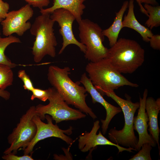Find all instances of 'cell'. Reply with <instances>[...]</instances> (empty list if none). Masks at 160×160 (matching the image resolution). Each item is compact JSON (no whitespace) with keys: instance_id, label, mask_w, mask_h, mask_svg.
<instances>
[{"instance_id":"cell-11","label":"cell","mask_w":160,"mask_h":160,"mask_svg":"<svg viewBox=\"0 0 160 160\" xmlns=\"http://www.w3.org/2000/svg\"><path fill=\"white\" fill-rule=\"evenodd\" d=\"M50 17L58 23L60 28L59 32L62 37L63 43L58 54H61L68 45L71 44L77 46L84 54L86 51V46L76 39L73 33V24L76 20L74 15L67 9L59 8L50 14Z\"/></svg>"},{"instance_id":"cell-26","label":"cell","mask_w":160,"mask_h":160,"mask_svg":"<svg viewBox=\"0 0 160 160\" xmlns=\"http://www.w3.org/2000/svg\"><path fill=\"white\" fill-rule=\"evenodd\" d=\"M33 7H37L40 10L47 6L50 3V0H24Z\"/></svg>"},{"instance_id":"cell-3","label":"cell","mask_w":160,"mask_h":160,"mask_svg":"<svg viewBox=\"0 0 160 160\" xmlns=\"http://www.w3.org/2000/svg\"><path fill=\"white\" fill-rule=\"evenodd\" d=\"M102 95L111 97L119 105L124 115L125 123L123 128L117 130L115 128L111 129L108 137L111 141L117 145L126 147L136 148L138 139L135 134L133 119L135 114L140 106L139 102L133 103L130 98L123 99L117 95L113 90L103 91Z\"/></svg>"},{"instance_id":"cell-8","label":"cell","mask_w":160,"mask_h":160,"mask_svg":"<svg viewBox=\"0 0 160 160\" xmlns=\"http://www.w3.org/2000/svg\"><path fill=\"white\" fill-rule=\"evenodd\" d=\"M36 114V107L32 106L22 116L16 127L8 137V142L11 145L5 150L4 154L12 153L15 154L19 149L21 148L24 150L28 145L37 131L36 124L33 120Z\"/></svg>"},{"instance_id":"cell-14","label":"cell","mask_w":160,"mask_h":160,"mask_svg":"<svg viewBox=\"0 0 160 160\" xmlns=\"http://www.w3.org/2000/svg\"><path fill=\"white\" fill-rule=\"evenodd\" d=\"M99 121L97 120L94 123L93 127L89 132H86L80 135L78 139V147L83 152H86L93 149L98 145H111L109 141L100 131L97 132L100 128Z\"/></svg>"},{"instance_id":"cell-9","label":"cell","mask_w":160,"mask_h":160,"mask_svg":"<svg viewBox=\"0 0 160 160\" xmlns=\"http://www.w3.org/2000/svg\"><path fill=\"white\" fill-rule=\"evenodd\" d=\"M45 118L47 123L43 122L36 114L33 116V120L36 124L37 131L33 139L24 150V154L31 153L34 146L39 141L48 137H55L60 138L68 145L73 143V139L66 135L72 134L73 128L72 127L70 126L67 129L62 130L59 128L57 124H53V120L51 116L45 115Z\"/></svg>"},{"instance_id":"cell-13","label":"cell","mask_w":160,"mask_h":160,"mask_svg":"<svg viewBox=\"0 0 160 160\" xmlns=\"http://www.w3.org/2000/svg\"><path fill=\"white\" fill-rule=\"evenodd\" d=\"M148 94L147 89H145L143 97L140 96V106L137 115L134 117V129L138 133L139 139L136 149L139 151L143 145L145 143L150 144L152 147H155L156 143L152 136L148 132L147 122L148 118L145 109V103Z\"/></svg>"},{"instance_id":"cell-27","label":"cell","mask_w":160,"mask_h":160,"mask_svg":"<svg viewBox=\"0 0 160 160\" xmlns=\"http://www.w3.org/2000/svg\"><path fill=\"white\" fill-rule=\"evenodd\" d=\"M149 42L151 47L155 50L160 49V35L153 34L149 39Z\"/></svg>"},{"instance_id":"cell-1","label":"cell","mask_w":160,"mask_h":160,"mask_svg":"<svg viewBox=\"0 0 160 160\" xmlns=\"http://www.w3.org/2000/svg\"><path fill=\"white\" fill-rule=\"evenodd\" d=\"M70 70L68 66L60 68L50 65L48 71V80L67 104L95 119L97 116L86 103L87 95L85 88L79 85L80 81L75 82L71 79L69 75Z\"/></svg>"},{"instance_id":"cell-17","label":"cell","mask_w":160,"mask_h":160,"mask_svg":"<svg viewBox=\"0 0 160 160\" xmlns=\"http://www.w3.org/2000/svg\"><path fill=\"white\" fill-rule=\"evenodd\" d=\"M128 8L127 14L123 18V28L134 30L140 35L144 41L149 42L150 38L153 34L151 30L140 24L137 19L134 12V0L129 1Z\"/></svg>"},{"instance_id":"cell-31","label":"cell","mask_w":160,"mask_h":160,"mask_svg":"<svg viewBox=\"0 0 160 160\" xmlns=\"http://www.w3.org/2000/svg\"><path fill=\"white\" fill-rule=\"evenodd\" d=\"M136 1L137 2L138 5H139L140 8V9L142 8L143 7V6L142 4L140 3V2L139 1V0H136Z\"/></svg>"},{"instance_id":"cell-32","label":"cell","mask_w":160,"mask_h":160,"mask_svg":"<svg viewBox=\"0 0 160 160\" xmlns=\"http://www.w3.org/2000/svg\"><path fill=\"white\" fill-rule=\"evenodd\" d=\"M3 20V19L0 18V23L1 22V21Z\"/></svg>"},{"instance_id":"cell-20","label":"cell","mask_w":160,"mask_h":160,"mask_svg":"<svg viewBox=\"0 0 160 160\" xmlns=\"http://www.w3.org/2000/svg\"><path fill=\"white\" fill-rule=\"evenodd\" d=\"M148 15L145 25L150 29L160 25V6L145 4L143 6Z\"/></svg>"},{"instance_id":"cell-18","label":"cell","mask_w":160,"mask_h":160,"mask_svg":"<svg viewBox=\"0 0 160 160\" xmlns=\"http://www.w3.org/2000/svg\"><path fill=\"white\" fill-rule=\"evenodd\" d=\"M129 1H125L119 10L116 13V17L111 25L108 28L103 30V35L108 38L110 47L113 46L118 40V36L122 27L124 14L128 8Z\"/></svg>"},{"instance_id":"cell-16","label":"cell","mask_w":160,"mask_h":160,"mask_svg":"<svg viewBox=\"0 0 160 160\" xmlns=\"http://www.w3.org/2000/svg\"><path fill=\"white\" fill-rule=\"evenodd\" d=\"M87 0H53V5L47 8L40 10L41 14H51L54 10L63 8L71 12L75 16L78 23L82 19L85 6L84 4Z\"/></svg>"},{"instance_id":"cell-24","label":"cell","mask_w":160,"mask_h":160,"mask_svg":"<svg viewBox=\"0 0 160 160\" xmlns=\"http://www.w3.org/2000/svg\"><path fill=\"white\" fill-rule=\"evenodd\" d=\"M18 76L23 81L25 89L32 91L34 88L32 82L25 70H20L18 72Z\"/></svg>"},{"instance_id":"cell-5","label":"cell","mask_w":160,"mask_h":160,"mask_svg":"<svg viewBox=\"0 0 160 160\" xmlns=\"http://www.w3.org/2000/svg\"><path fill=\"white\" fill-rule=\"evenodd\" d=\"M85 70L88 78L100 92L103 91H114L124 86H139L124 77L106 58L96 62H90L86 65Z\"/></svg>"},{"instance_id":"cell-7","label":"cell","mask_w":160,"mask_h":160,"mask_svg":"<svg viewBox=\"0 0 160 160\" xmlns=\"http://www.w3.org/2000/svg\"><path fill=\"white\" fill-rule=\"evenodd\" d=\"M49 88V103L46 105L39 104L36 107V114L41 120L45 119L47 114L51 116L56 124L63 121L76 120L86 117V114L79 110L70 107L55 88Z\"/></svg>"},{"instance_id":"cell-23","label":"cell","mask_w":160,"mask_h":160,"mask_svg":"<svg viewBox=\"0 0 160 160\" xmlns=\"http://www.w3.org/2000/svg\"><path fill=\"white\" fill-rule=\"evenodd\" d=\"M31 92L32 95L31 96V99L32 100L37 98L42 101L45 102L48 99L49 95V88L46 90L34 88Z\"/></svg>"},{"instance_id":"cell-19","label":"cell","mask_w":160,"mask_h":160,"mask_svg":"<svg viewBox=\"0 0 160 160\" xmlns=\"http://www.w3.org/2000/svg\"><path fill=\"white\" fill-rule=\"evenodd\" d=\"M21 42L19 38L12 35L4 38H2L0 36V63L7 65L11 68L17 65L11 62L5 55L4 52L7 47L11 44Z\"/></svg>"},{"instance_id":"cell-2","label":"cell","mask_w":160,"mask_h":160,"mask_svg":"<svg viewBox=\"0 0 160 160\" xmlns=\"http://www.w3.org/2000/svg\"><path fill=\"white\" fill-rule=\"evenodd\" d=\"M145 54L144 49L136 41L120 38L108 49L106 58L121 73L131 74L143 65Z\"/></svg>"},{"instance_id":"cell-22","label":"cell","mask_w":160,"mask_h":160,"mask_svg":"<svg viewBox=\"0 0 160 160\" xmlns=\"http://www.w3.org/2000/svg\"><path fill=\"white\" fill-rule=\"evenodd\" d=\"M152 146L147 143H144L142 146L141 149L133 156L129 160H151L150 152Z\"/></svg>"},{"instance_id":"cell-28","label":"cell","mask_w":160,"mask_h":160,"mask_svg":"<svg viewBox=\"0 0 160 160\" xmlns=\"http://www.w3.org/2000/svg\"><path fill=\"white\" fill-rule=\"evenodd\" d=\"M9 9V5L8 3L0 0V18H5Z\"/></svg>"},{"instance_id":"cell-21","label":"cell","mask_w":160,"mask_h":160,"mask_svg":"<svg viewBox=\"0 0 160 160\" xmlns=\"http://www.w3.org/2000/svg\"><path fill=\"white\" fill-rule=\"evenodd\" d=\"M13 79L12 68L7 65L0 63V89L4 90L11 85Z\"/></svg>"},{"instance_id":"cell-10","label":"cell","mask_w":160,"mask_h":160,"mask_svg":"<svg viewBox=\"0 0 160 160\" xmlns=\"http://www.w3.org/2000/svg\"><path fill=\"white\" fill-rule=\"evenodd\" d=\"M33 14V10L28 4L18 10L8 12L0 23L3 35L7 36L16 33L19 36H23L31 28L32 24L28 21Z\"/></svg>"},{"instance_id":"cell-15","label":"cell","mask_w":160,"mask_h":160,"mask_svg":"<svg viewBox=\"0 0 160 160\" xmlns=\"http://www.w3.org/2000/svg\"><path fill=\"white\" fill-rule=\"evenodd\" d=\"M145 109L148 118V129L150 135L158 145L160 155V147L159 140L160 130L158 126V117L160 110V99L155 100L151 97H147L145 103Z\"/></svg>"},{"instance_id":"cell-4","label":"cell","mask_w":160,"mask_h":160,"mask_svg":"<svg viewBox=\"0 0 160 160\" xmlns=\"http://www.w3.org/2000/svg\"><path fill=\"white\" fill-rule=\"evenodd\" d=\"M50 14H41L35 19L30 29L31 35L35 36L32 48L34 61L40 62L46 55L55 57L57 45L53 28L55 23Z\"/></svg>"},{"instance_id":"cell-6","label":"cell","mask_w":160,"mask_h":160,"mask_svg":"<svg viewBox=\"0 0 160 160\" xmlns=\"http://www.w3.org/2000/svg\"><path fill=\"white\" fill-rule=\"evenodd\" d=\"M78 23L80 42L86 47L85 59L96 62L106 58L108 49L103 44L105 36L100 27L88 19H82Z\"/></svg>"},{"instance_id":"cell-29","label":"cell","mask_w":160,"mask_h":160,"mask_svg":"<svg viewBox=\"0 0 160 160\" xmlns=\"http://www.w3.org/2000/svg\"><path fill=\"white\" fill-rule=\"evenodd\" d=\"M10 96V94L8 91L5 89H0V97L7 100L9 99Z\"/></svg>"},{"instance_id":"cell-30","label":"cell","mask_w":160,"mask_h":160,"mask_svg":"<svg viewBox=\"0 0 160 160\" xmlns=\"http://www.w3.org/2000/svg\"><path fill=\"white\" fill-rule=\"evenodd\" d=\"M140 3L147 4L153 6H157L158 5V3L156 0H139Z\"/></svg>"},{"instance_id":"cell-12","label":"cell","mask_w":160,"mask_h":160,"mask_svg":"<svg viewBox=\"0 0 160 160\" xmlns=\"http://www.w3.org/2000/svg\"><path fill=\"white\" fill-rule=\"evenodd\" d=\"M85 88L87 92L91 96L92 102L99 103L105 108L106 111V116L104 120L101 119L102 132L105 135L107 131L109 124L113 118L116 114L122 111L120 107L114 106L107 102L103 96L95 88L86 73H83L80 80Z\"/></svg>"},{"instance_id":"cell-25","label":"cell","mask_w":160,"mask_h":160,"mask_svg":"<svg viewBox=\"0 0 160 160\" xmlns=\"http://www.w3.org/2000/svg\"><path fill=\"white\" fill-rule=\"evenodd\" d=\"M2 158L6 160H33L31 155L24 154L22 156H17L15 154L10 153L5 154Z\"/></svg>"}]
</instances>
